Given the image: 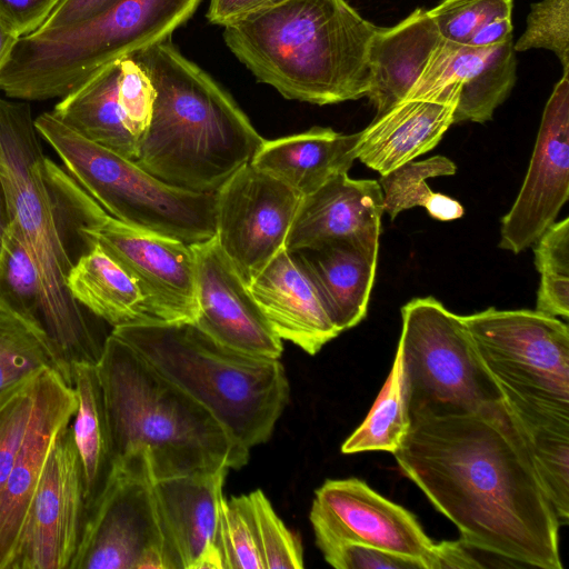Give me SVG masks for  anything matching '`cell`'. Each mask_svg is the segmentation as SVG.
<instances>
[{
    "label": "cell",
    "instance_id": "cell-1",
    "mask_svg": "<svg viewBox=\"0 0 569 569\" xmlns=\"http://www.w3.org/2000/svg\"><path fill=\"white\" fill-rule=\"evenodd\" d=\"M401 472L479 551L562 569L560 523L502 399L463 415L412 416Z\"/></svg>",
    "mask_w": 569,
    "mask_h": 569
},
{
    "label": "cell",
    "instance_id": "cell-2",
    "mask_svg": "<svg viewBox=\"0 0 569 569\" xmlns=\"http://www.w3.org/2000/svg\"><path fill=\"white\" fill-rule=\"evenodd\" d=\"M132 57L146 69L156 91L134 162L170 186L216 193L251 162L264 139L232 98L176 49L171 38Z\"/></svg>",
    "mask_w": 569,
    "mask_h": 569
},
{
    "label": "cell",
    "instance_id": "cell-3",
    "mask_svg": "<svg viewBox=\"0 0 569 569\" xmlns=\"http://www.w3.org/2000/svg\"><path fill=\"white\" fill-rule=\"evenodd\" d=\"M375 30L345 0H284L224 26L223 38L258 81L323 106L367 94Z\"/></svg>",
    "mask_w": 569,
    "mask_h": 569
},
{
    "label": "cell",
    "instance_id": "cell-4",
    "mask_svg": "<svg viewBox=\"0 0 569 569\" xmlns=\"http://www.w3.org/2000/svg\"><path fill=\"white\" fill-rule=\"evenodd\" d=\"M114 463L138 449L158 480L240 469L249 449L180 387L127 342L109 333L96 365Z\"/></svg>",
    "mask_w": 569,
    "mask_h": 569
},
{
    "label": "cell",
    "instance_id": "cell-5",
    "mask_svg": "<svg viewBox=\"0 0 569 569\" xmlns=\"http://www.w3.org/2000/svg\"><path fill=\"white\" fill-rule=\"evenodd\" d=\"M46 161L29 103L0 97V176L10 221L40 276L46 343L59 373L72 385L76 366L99 362L108 335L67 287L74 259L48 183Z\"/></svg>",
    "mask_w": 569,
    "mask_h": 569
},
{
    "label": "cell",
    "instance_id": "cell-6",
    "mask_svg": "<svg viewBox=\"0 0 569 569\" xmlns=\"http://www.w3.org/2000/svg\"><path fill=\"white\" fill-rule=\"evenodd\" d=\"M111 333L204 406L241 446L266 442L289 401L279 359L230 349L192 322H149Z\"/></svg>",
    "mask_w": 569,
    "mask_h": 569
},
{
    "label": "cell",
    "instance_id": "cell-7",
    "mask_svg": "<svg viewBox=\"0 0 569 569\" xmlns=\"http://www.w3.org/2000/svg\"><path fill=\"white\" fill-rule=\"evenodd\" d=\"M201 0H112L67 28L19 39L0 90L22 101L62 98L106 66L171 38Z\"/></svg>",
    "mask_w": 569,
    "mask_h": 569
},
{
    "label": "cell",
    "instance_id": "cell-8",
    "mask_svg": "<svg viewBox=\"0 0 569 569\" xmlns=\"http://www.w3.org/2000/svg\"><path fill=\"white\" fill-rule=\"evenodd\" d=\"M34 126L64 170L111 217L152 232L197 243L216 234V193L170 186L124 158L41 113Z\"/></svg>",
    "mask_w": 569,
    "mask_h": 569
},
{
    "label": "cell",
    "instance_id": "cell-9",
    "mask_svg": "<svg viewBox=\"0 0 569 569\" xmlns=\"http://www.w3.org/2000/svg\"><path fill=\"white\" fill-rule=\"evenodd\" d=\"M401 320L397 349L410 417L471 413L502 399L461 316L423 297L402 306Z\"/></svg>",
    "mask_w": 569,
    "mask_h": 569
},
{
    "label": "cell",
    "instance_id": "cell-10",
    "mask_svg": "<svg viewBox=\"0 0 569 569\" xmlns=\"http://www.w3.org/2000/svg\"><path fill=\"white\" fill-rule=\"evenodd\" d=\"M500 390L569 403V329L537 310L493 307L461 316Z\"/></svg>",
    "mask_w": 569,
    "mask_h": 569
},
{
    "label": "cell",
    "instance_id": "cell-11",
    "mask_svg": "<svg viewBox=\"0 0 569 569\" xmlns=\"http://www.w3.org/2000/svg\"><path fill=\"white\" fill-rule=\"evenodd\" d=\"M144 449L116 461L70 569H170Z\"/></svg>",
    "mask_w": 569,
    "mask_h": 569
},
{
    "label": "cell",
    "instance_id": "cell-12",
    "mask_svg": "<svg viewBox=\"0 0 569 569\" xmlns=\"http://www.w3.org/2000/svg\"><path fill=\"white\" fill-rule=\"evenodd\" d=\"M88 505L71 426L56 436L7 569H70Z\"/></svg>",
    "mask_w": 569,
    "mask_h": 569
},
{
    "label": "cell",
    "instance_id": "cell-13",
    "mask_svg": "<svg viewBox=\"0 0 569 569\" xmlns=\"http://www.w3.org/2000/svg\"><path fill=\"white\" fill-rule=\"evenodd\" d=\"M301 196L248 163L216 192V239L248 283L286 240Z\"/></svg>",
    "mask_w": 569,
    "mask_h": 569
},
{
    "label": "cell",
    "instance_id": "cell-14",
    "mask_svg": "<svg viewBox=\"0 0 569 569\" xmlns=\"http://www.w3.org/2000/svg\"><path fill=\"white\" fill-rule=\"evenodd\" d=\"M309 519L318 548L360 543L412 558L432 569L436 542L402 506L358 478L330 479L315 492Z\"/></svg>",
    "mask_w": 569,
    "mask_h": 569
},
{
    "label": "cell",
    "instance_id": "cell-15",
    "mask_svg": "<svg viewBox=\"0 0 569 569\" xmlns=\"http://www.w3.org/2000/svg\"><path fill=\"white\" fill-rule=\"evenodd\" d=\"M569 197V76L556 83L543 109L527 174L501 219L499 248L519 253L556 220Z\"/></svg>",
    "mask_w": 569,
    "mask_h": 569
},
{
    "label": "cell",
    "instance_id": "cell-16",
    "mask_svg": "<svg viewBox=\"0 0 569 569\" xmlns=\"http://www.w3.org/2000/svg\"><path fill=\"white\" fill-rule=\"evenodd\" d=\"M512 38L491 47L440 39L407 98L456 103L453 123L486 122L516 83Z\"/></svg>",
    "mask_w": 569,
    "mask_h": 569
},
{
    "label": "cell",
    "instance_id": "cell-17",
    "mask_svg": "<svg viewBox=\"0 0 569 569\" xmlns=\"http://www.w3.org/2000/svg\"><path fill=\"white\" fill-rule=\"evenodd\" d=\"M196 259L194 323L214 341L256 357L280 359L282 340L216 237L191 243Z\"/></svg>",
    "mask_w": 569,
    "mask_h": 569
},
{
    "label": "cell",
    "instance_id": "cell-18",
    "mask_svg": "<svg viewBox=\"0 0 569 569\" xmlns=\"http://www.w3.org/2000/svg\"><path fill=\"white\" fill-rule=\"evenodd\" d=\"M76 409L72 386L57 370L44 369L33 419L0 492V569L8 568L52 442Z\"/></svg>",
    "mask_w": 569,
    "mask_h": 569
},
{
    "label": "cell",
    "instance_id": "cell-19",
    "mask_svg": "<svg viewBox=\"0 0 569 569\" xmlns=\"http://www.w3.org/2000/svg\"><path fill=\"white\" fill-rule=\"evenodd\" d=\"M249 290L271 329L313 356L341 332L296 251L281 250L249 282Z\"/></svg>",
    "mask_w": 569,
    "mask_h": 569
},
{
    "label": "cell",
    "instance_id": "cell-20",
    "mask_svg": "<svg viewBox=\"0 0 569 569\" xmlns=\"http://www.w3.org/2000/svg\"><path fill=\"white\" fill-rule=\"evenodd\" d=\"M383 199L378 181L341 173L301 197L286 249L298 251L360 236H380Z\"/></svg>",
    "mask_w": 569,
    "mask_h": 569
},
{
    "label": "cell",
    "instance_id": "cell-21",
    "mask_svg": "<svg viewBox=\"0 0 569 569\" xmlns=\"http://www.w3.org/2000/svg\"><path fill=\"white\" fill-rule=\"evenodd\" d=\"M229 469L154 482V500L170 569H196L214 547L222 487Z\"/></svg>",
    "mask_w": 569,
    "mask_h": 569
},
{
    "label": "cell",
    "instance_id": "cell-22",
    "mask_svg": "<svg viewBox=\"0 0 569 569\" xmlns=\"http://www.w3.org/2000/svg\"><path fill=\"white\" fill-rule=\"evenodd\" d=\"M378 250L379 236H360L296 251L340 332L367 316Z\"/></svg>",
    "mask_w": 569,
    "mask_h": 569
},
{
    "label": "cell",
    "instance_id": "cell-23",
    "mask_svg": "<svg viewBox=\"0 0 569 569\" xmlns=\"http://www.w3.org/2000/svg\"><path fill=\"white\" fill-rule=\"evenodd\" d=\"M456 103L406 98L357 132V159L381 176L433 149L453 123Z\"/></svg>",
    "mask_w": 569,
    "mask_h": 569
},
{
    "label": "cell",
    "instance_id": "cell-24",
    "mask_svg": "<svg viewBox=\"0 0 569 569\" xmlns=\"http://www.w3.org/2000/svg\"><path fill=\"white\" fill-rule=\"evenodd\" d=\"M440 39L433 20L421 8L393 27H376L368 51L366 94L376 116L407 98Z\"/></svg>",
    "mask_w": 569,
    "mask_h": 569
},
{
    "label": "cell",
    "instance_id": "cell-25",
    "mask_svg": "<svg viewBox=\"0 0 569 569\" xmlns=\"http://www.w3.org/2000/svg\"><path fill=\"white\" fill-rule=\"evenodd\" d=\"M560 526L569 520V403L500 390Z\"/></svg>",
    "mask_w": 569,
    "mask_h": 569
},
{
    "label": "cell",
    "instance_id": "cell-26",
    "mask_svg": "<svg viewBox=\"0 0 569 569\" xmlns=\"http://www.w3.org/2000/svg\"><path fill=\"white\" fill-rule=\"evenodd\" d=\"M356 143L357 133L313 127L301 133L263 140L250 163L303 197L331 178L348 173L357 159Z\"/></svg>",
    "mask_w": 569,
    "mask_h": 569
},
{
    "label": "cell",
    "instance_id": "cell-27",
    "mask_svg": "<svg viewBox=\"0 0 569 569\" xmlns=\"http://www.w3.org/2000/svg\"><path fill=\"white\" fill-rule=\"evenodd\" d=\"M120 60L60 98L51 113L83 138L136 160L138 140L128 131L118 100Z\"/></svg>",
    "mask_w": 569,
    "mask_h": 569
},
{
    "label": "cell",
    "instance_id": "cell-28",
    "mask_svg": "<svg viewBox=\"0 0 569 569\" xmlns=\"http://www.w3.org/2000/svg\"><path fill=\"white\" fill-rule=\"evenodd\" d=\"M67 287L81 306L112 329L150 322L133 280L97 243L74 261Z\"/></svg>",
    "mask_w": 569,
    "mask_h": 569
},
{
    "label": "cell",
    "instance_id": "cell-29",
    "mask_svg": "<svg viewBox=\"0 0 569 569\" xmlns=\"http://www.w3.org/2000/svg\"><path fill=\"white\" fill-rule=\"evenodd\" d=\"M72 388L77 397V409L70 426L83 469L89 513L109 481L114 459L96 366H76Z\"/></svg>",
    "mask_w": 569,
    "mask_h": 569
},
{
    "label": "cell",
    "instance_id": "cell-30",
    "mask_svg": "<svg viewBox=\"0 0 569 569\" xmlns=\"http://www.w3.org/2000/svg\"><path fill=\"white\" fill-rule=\"evenodd\" d=\"M0 310L21 320L44 340L40 276L11 221L0 248Z\"/></svg>",
    "mask_w": 569,
    "mask_h": 569
},
{
    "label": "cell",
    "instance_id": "cell-31",
    "mask_svg": "<svg viewBox=\"0 0 569 569\" xmlns=\"http://www.w3.org/2000/svg\"><path fill=\"white\" fill-rule=\"evenodd\" d=\"M410 422L403 392L401 356L397 349L390 373L371 410L343 441L341 451L346 455L363 451L393 453L402 445Z\"/></svg>",
    "mask_w": 569,
    "mask_h": 569
},
{
    "label": "cell",
    "instance_id": "cell-32",
    "mask_svg": "<svg viewBox=\"0 0 569 569\" xmlns=\"http://www.w3.org/2000/svg\"><path fill=\"white\" fill-rule=\"evenodd\" d=\"M535 266L541 274L536 310L569 316V218L553 222L533 243Z\"/></svg>",
    "mask_w": 569,
    "mask_h": 569
},
{
    "label": "cell",
    "instance_id": "cell-33",
    "mask_svg": "<svg viewBox=\"0 0 569 569\" xmlns=\"http://www.w3.org/2000/svg\"><path fill=\"white\" fill-rule=\"evenodd\" d=\"M46 368L59 372L44 340L21 320L0 310V396Z\"/></svg>",
    "mask_w": 569,
    "mask_h": 569
},
{
    "label": "cell",
    "instance_id": "cell-34",
    "mask_svg": "<svg viewBox=\"0 0 569 569\" xmlns=\"http://www.w3.org/2000/svg\"><path fill=\"white\" fill-rule=\"evenodd\" d=\"M213 543L223 569H264L248 495L222 498Z\"/></svg>",
    "mask_w": 569,
    "mask_h": 569
},
{
    "label": "cell",
    "instance_id": "cell-35",
    "mask_svg": "<svg viewBox=\"0 0 569 569\" xmlns=\"http://www.w3.org/2000/svg\"><path fill=\"white\" fill-rule=\"evenodd\" d=\"M43 371H38L0 396V492L33 419Z\"/></svg>",
    "mask_w": 569,
    "mask_h": 569
},
{
    "label": "cell",
    "instance_id": "cell-36",
    "mask_svg": "<svg viewBox=\"0 0 569 569\" xmlns=\"http://www.w3.org/2000/svg\"><path fill=\"white\" fill-rule=\"evenodd\" d=\"M456 164L447 157L436 156L421 161H409L381 176L383 212L393 220L401 211L413 207L426 208L433 196L427 179L452 176Z\"/></svg>",
    "mask_w": 569,
    "mask_h": 569
},
{
    "label": "cell",
    "instance_id": "cell-37",
    "mask_svg": "<svg viewBox=\"0 0 569 569\" xmlns=\"http://www.w3.org/2000/svg\"><path fill=\"white\" fill-rule=\"evenodd\" d=\"M264 569L303 568L302 547L258 489L248 495Z\"/></svg>",
    "mask_w": 569,
    "mask_h": 569
},
{
    "label": "cell",
    "instance_id": "cell-38",
    "mask_svg": "<svg viewBox=\"0 0 569 569\" xmlns=\"http://www.w3.org/2000/svg\"><path fill=\"white\" fill-rule=\"evenodd\" d=\"M546 49L553 52L569 76V0L531 3L526 29L513 43L515 52Z\"/></svg>",
    "mask_w": 569,
    "mask_h": 569
},
{
    "label": "cell",
    "instance_id": "cell-39",
    "mask_svg": "<svg viewBox=\"0 0 569 569\" xmlns=\"http://www.w3.org/2000/svg\"><path fill=\"white\" fill-rule=\"evenodd\" d=\"M511 11L512 0H442L427 10L440 37L459 44H468L482 27Z\"/></svg>",
    "mask_w": 569,
    "mask_h": 569
},
{
    "label": "cell",
    "instance_id": "cell-40",
    "mask_svg": "<svg viewBox=\"0 0 569 569\" xmlns=\"http://www.w3.org/2000/svg\"><path fill=\"white\" fill-rule=\"evenodd\" d=\"M120 68L119 106L128 131L139 142L151 120L154 87L146 69L134 57L122 58Z\"/></svg>",
    "mask_w": 569,
    "mask_h": 569
},
{
    "label": "cell",
    "instance_id": "cell-41",
    "mask_svg": "<svg viewBox=\"0 0 569 569\" xmlns=\"http://www.w3.org/2000/svg\"><path fill=\"white\" fill-rule=\"evenodd\" d=\"M325 560L337 569H423L412 559L360 543H337L320 547Z\"/></svg>",
    "mask_w": 569,
    "mask_h": 569
},
{
    "label": "cell",
    "instance_id": "cell-42",
    "mask_svg": "<svg viewBox=\"0 0 569 569\" xmlns=\"http://www.w3.org/2000/svg\"><path fill=\"white\" fill-rule=\"evenodd\" d=\"M61 0H0V20L20 38L37 32Z\"/></svg>",
    "mask_w": 569,
    "mask_h": 569
},
{
    "label": "cell",
    "instance_id": "cell-43",
    "mask_svg": "<svg viewBox=\"0 0 569 569\" xmlns=\"http://www.w3.org/2000/svg\"><path fill=\"white\" fill-rule=\"evenodd\" d=\"M112 0H61L38 31H50L83 21L106 8Z\"/></svg>",
    "mask_w": 569,
    "mask_h": 569
},
{
    "label": "cell",
    "instance_id": "cell-44",
    "mask_svg": "<svg viewBox=\"0 0 569 569\" xmlns=\"http://www.w3.org/2000/svg\"><path fill=\"white\" fill-rule=\"evenodd\" d=\"M282 1L284 0H210L207 18L211 23L224 27L252 12Z\"/></svg>",
    "mask_w": 569,
    "mask_h": 569
},
{
    "label": "cell",
    "instance_id": "cell-45",
    "mask_svg": "<svg viewBox=\"0 0 569 569\" xmlns=\"http://www.w3.org/2000/svg\"><path fill=\"white\" fill-rule=\"evenodd\" d=\"M471 547L458 541L436 543L432 569H466L483 567L470 551Z\"/></svg>",
    "mask_w": 569,
    "mask_h": 569
},
{
    "label": "cell",
    "instance_id": "cell-46",
    "mask_svg": "<svg viewBox=\"0 0 569 569\" xmlns=\"http://www.w3.org/2000/svg\"><path fill=\"white\" fill-rule=\"evenodd\" d=\"M512 38L511 16L497 18L482 27L469 41L472 47H491Z\"/></svg>",
    "mask_w": 569,
    "mask_h": 569
},
{
    "label": "cell",
    "instance_id": "cell-47",
    "mask_svg": "<svg viewBox=\"0 0 569 569\" xmlns=\"http://www.w3.org/2000/svg\"><path fill=\"white\" fill-rule=\"evenodd\" d=\"M431 218L440 221H450L463 216V207L455 199L435 192L425 208Z\"/></svg>",
    "mask_w": 569,
    "mask_h": 569
},
{
    "label": "cell",
    "instance_id": "cell-48",
    "mask_svg": "<svg viewBox=\"0 0 569 569\" xmlns=\"http://www.w3.org/2000/svg\"><path fill=\"white\" fill-rule=\"evenodd\" d=\"M20 37L0 20V73L10 60Z\"/></svg>",
    "mask_w": 569,
    "mask_h": 569
},
{
    "label": "cell",
    "instance_id": "cell-49",
    "mask_svg": "<svg viewBox=\"0 0 569 569\" xmlns=\"http://www.w3.org/2000/svg\"><path fill=\"white\" fill-rule=\"evenodd\" d=\"M9 223H10V217H9V211H8V206H7L4 188H3L2 179L0 176V248H1L2 239H3V237L7 232V229L9 227Z\"/></svg>",
    "mask_w": 569,
    "mask_h": 569
}]
</instances>
